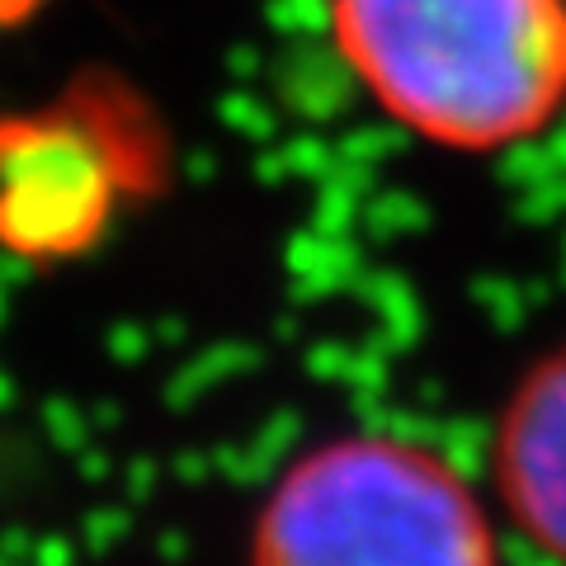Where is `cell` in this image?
Returning a JSON list of instances; mask_svg holds the SVG:
<instances>
[{
	"label": "cell",
	"mask_w": 566,
	"mask_h": 566,
	"mask_svg": "<svg viewBox=\"0 0 566 566\" xmlns=\"http://www.w3.org/2000/svg\"><path fill=\"white\" fill-rule=\"evenodd\" d=\"M374 109L439 151L495 156L566 114V0H326Z\"/></svg>",
	"instance_id": "cell-1"
},
{
	"label": "cell",
	"mask_w": 566,
	"mask_h": 566,
	"mask_svg": "<svg viewBox=\"0 0 566 566\" xmlns=\"http://www.w3.org/2000/svg\"><path fill=\"white\" fill-rule=\"evenodd\" d=\"M255 566H495V547L439 458L359 439L293 468L264 510Z\"/></svg>",
	"instance_id": "cell-2"
},
{
	"label": "cell",
	"mask_w": 566,
	"mask_h": 566,
	"mask_svg": "<svg viewBox=\"0 0 566 566\" xmlns=\"http://www.w3.org/2000/svg\"><path fill=\"white\" fill-rule=\"evenodd\" d=\"M114 203L104 137L76 114L0 123V251L57 260L99 232Z\"/></svg>",
	"instance_id": "cell-3"
},
{
	"label": "cell",
	"mask_w": 566,
	"mask_h": 566,
	"mask_svg": "<svg viewBox=\"0 0 566 566\" xmlns=\"http://www.w3.org/2000/svg\"><path fill=\"white\" fill-rule=\"evenodd\" d=\"M505 476L528 528L566 557V359L528 387L510 420Z\"/></svg>",
	"instance_id": "cell-4"
},
{
	"label": "cell",
	"mask_w": 566,
	"mask_h": 566,
	"mask_svg": "<svg viewBox=\"0 0 566 566\" xmlns=\"http://www.w3.org/2000/svg\"><path fill=\"white\" fill-rule=\"evenodd\" d=\"M33 10V0H0V24H10V20H20V14Z\"/></svg>",
	"instance_id": "cell-5"
}]
</instances>
